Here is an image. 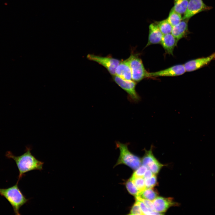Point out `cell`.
Segmentation results:
<instances>
[{
  "instance_id": "obj_1",
  "label": "cell",
  "mask_w": 215,
  "mask_h": 215,
  "mask_svg": "<svg viewBox=\"0 0 215 215\" xmlns=\"http://www.w3.org/2000/svg\"><path fill=\"white\" fill-rule=\"evenodd\" d=\"M31 150L30 146H27L25 152L18 156H15L10 151H7L6 153V156L8 158L13 159L19 171L18 183L26 173L33 170L41 171L43 169L44 162L37 159L33 155Z\"/></svg>"
},
{
  "instance_id": "obj_2",
  "label": "cell",
  "mask_w": 215,
  "mask_h": 215,
  "mask_svg": "<svg viewBox=\"0 0 215 215\" xmlns=\"http://www.w3.org/2000/svg\"><path fill=\"white\" fill-rule=\"evenodd\" d=\"M18 183L17 182L15 185L7 188H0V195L4 197L9 202L16 215H20V208L29 200L19 188Z\"/></svg>"
},
{
  "instance_id": "obj_3",
  "label": "cell",
  "mask_w": 215,
  "mask_h": 215,
  "mask_svg": "<svg viewBox=\"0 0 215 215\" xmlns=\"http://www.w3.org/2000/svg\"><path fill=\"white\" fill-rule=\"evenodd\" d=\"M116 146L120 150V155L115 166L121 164H124L132 169L136 170L141 165L140 159L130 151L127 144L117 141Z\"/></svg>"
},
{
  "instance_id": "obj_4",
  "label": "cell",
  "mask_w": 215,
  "mask_h": 215,
  "mask_svg": "<svg viewBox=\"0 0 215 215\" xmlns=\"http://www.w3.org/2000/svg\"><path fill=\"white\" fill-rule=\"evenodd\" d=\"M128 59L132 80L138 82L148 78V72L146 70L142 60L138 55L132 53Z\"/></svg>"
},
{
  "instance_id": "obj_5",
  "label": "cell",
  "mask_w": 215,
  "mask_h": 215,
  "mask_svg": "<svg viewBox=\"0 0 215 215\" xmlns=\"http://www.w3.org/2000/svg\"><path fill=\"white\" fill-rule=\"evenodd\" d=\"M113 76L114 81L127 93L129 100L136 102L140 100V97L135 89L136 82L132 80L123 79L115 75Z\"/></svg>"
},
{
  "instance_id": "obj_6",
  "label": "cell",
  "mask_w": 215,
  "mask_h": 215,
  "mask_svg": "<svg viewBox=\"0 0 215 215\" xmlns=\"http://www.w3.org/2000/svg\"><path fill=\"white\" fill-rule=\"evenodd\" d=\"M87 58L88 60L97 62L104 67L113 76L115 75L116 69L120 62L119 59L113 58L110 56H102L89 54L87 55Z\"/></svg>"
},
{
  "instance_id": "obj_7",
  "label": "cell",
  "mask_w": 215,
  "mask_h": 215,
  "mask_svg": "<svg viewBox=\"0 0 215 215\" xmlns=\"http://www.w3.org/2000/svg\"><path fill=\"white\" fill-rule=\"evenodd\" d=\"M212 8V7L205 4L202 0H189L182 19L189 20L197 13L210 10Z\"/></svg>"
},
{
  "instance_id": "obj_8",
  "label": "cell",
  "mask_w": 215,
  "mask_h": 215,
  "mask_svg": "<svg viewBox=\"0 0 215 215\" xmlns=\"http://www.w3.org/2000/svg\"><path fill=\"white\" fill-rule=\"evenodd\" d=\"M215 60V53L208 56L190 60L183 64L186 72H190L199 69L208 64Z\"/></svg>"
},
{
  "instance_id": "obj_9",
  "label": "cell",
  "mask_w": 215,
  "mask_h": 215,
  "mask_svg": "<svg viewBox=\"0 0 215 215\" xmlns=\"http://www.w3.org/2000/svg\"><path fill=\"white\" fill-rule=\"evenodd\" d=\"M186 72L184 65L179 64L158 71L148 72V78L177 76L182 75Z\"/></svg>"
},
{
  "instance_id": "obj_10",
  "label": "cell",
  "mask_w": 215,
  "mask_h": 215,
  "mask_svg": "<svg viewBox=\"0 0 215 215\" xmlns=\"http://www.w3.org/2000/svg\"><path fill=\"white\" fill-rule=\"evenodd\" d=\"M152 202L155 210L162 214L170 207L177 205V203L171 198L158 196Z\"/></svg>"
},
{
  "instance_id": "obj_11",
  "label": "cell",
  "mask_w": 215,
  "mask_h": 215,
  "mask_svg": "<svg viewBox=\"0 0 215 215\" xmlns=\"http://www.w3.org/2000/svg\"><path fill=\"white\" fill-rule=\"evenodd\" d=\"M163 35L155 22L150 24L149 26L148 41L145 47L160 44Z\"/></svg>"
},
{
  "instance_id": "obj_12",
  "label": "cell",
  "mask_w": 215,
  "mask_h": 215,
  "mask_svg": "<svg viewBox=\"0 0 215 215\" xmlns=\"http://www.w3.org/2000/svg\"><path fill=\"white\" fill-rule=\"evenodd\" d=\"M115 75L125 80H131L132 75L128 58L120 62L115 70Z\"/></svg>"
},
{
  "instance_id": "obj_13",
  "label": "cell",
  "mask_w": 215,
  "mask_h": 215,
  "mask_svg": "<svg viewBox=\"0 0 215 215\" xmlns=\"http://www.w3.org/2000/svg\"><path fill=\"white\" fill-rule=\"evenodd\" d=\"M188 21L187 19H182L178 24L173 27L171 33L178 42L188 34Z\"/></svg>"
},
{
  "instance_id": "obj_14",
  "label": "cell",
  "mask_w": 215,
  "mask_h": 215,
  "mask_svg": "<svg viewBox=\"0 0 215 215\" xmlns=\"http://www.w3.org/2000/svg\"><path fill=\"white\" fill-rule=\"evenodd\" d=\"M178 42L171 33L163 35L160 44L167 53L173 55L174 49Z\"/></svg>"
},
{
  "instance_id": "obj_15",
  "label": "cell",
  "mask_w": 215,
  "mask_h": 215,
  "mask_svg": "<svg viewBox=\"0 0 215 215\" xmlns=\"http://www.w3.org/2000/svg\"><path fill=\"white\" fill-rule=\"evenodd\" d=\"M152 146L149 150H145V154L141 160L142 165L146 166L148 169L159 162L153 154Z\"/></svg>"
},
{
  "instance_id": "obj_16",
  "label": "cell",
  "mask_w": 215,
  "mask_h": 215,
  "mask_svg": "<svg viewBox=\"0 0 215 215\" xmlns=\"http://www.w3.org/2000/svg\"><path fill=\"white\" fill-rule=\"evenodd\" d=\"M167 19L173 27L178 24L182 19L181 14L176 11L173 7L171 10Z\"/></svg>"
},
{
  "instance_id": "obj_17",
  "label": "cell",
  "mask_w": 215,
  "mask_h": 215,
  "mask_svg": "<svg viewBox=\"0 0 215 215\" xmlns=\"http://www.w3.org/2000/svg\"><path fill=\"white\" fill-rule=\"evenodd\" d=\"M155 22L163 35L171 33L173 26L169 22L167 19Z\"/></svg>"
},
{
  "instance_id": "obj_18",
  "label": "cell",
  "mask_w": 215,
  "mask_h": 215,
  "mask_svg": "<svg viewBox=\"0 0 215 215\" xmlns=\"http://www.w3.org/2000/svg\"><path fill=\"white\" fill-rule=\"evenodd\" d=\"M189 0H174V10L180 14H184L185 12Z\"/></svg>"
},
{
  "instance_id": "obj_19",
  "label": "cell",
  "mask_w": 215,
  "mask_h": 215,
  "mask_svg": "<svg viewBox=\"0 0 215 215\" xmlns=\"http://www.w3.org/2000/svg\"><path fill=\"white\" fill-rule=\"evenodd\" d=\"M158 194L157 191L153 188H147L141 193L139 196L153 201L158 196Z\"/></svg>"
},
{
  "instance_id": "obj_20",
  "label": "cell",
  "mask_w": 215,
  "mask_h": 215,
  "mask_svg": "<svg viewBox=\"0 0 215 215\" xmlns=\"http://www.w3.org/2000/svg\"><path fill=\"white\" fill-rule=\"evenodd\" d=\"M130 179L141 193L146 188L145 180L143 177H131Z\"/></svg>"
},
{
  "instance_id": "obj_21",
  "label": "cell",
  "mask_w": 215,
  "mask_h": 215,
  "mask_svg": "<svg viewBox=\"0 0 215 215\" xmlns=\"http://www.w3.org/2000/svg\"><path fill=\"white\" fill-rule=\"evenodd\" d=\"M125 186L128 191L130 194L135 197L140 196L141 193L130 179L126 182Z\"/></svg>"
},
{
  "instance_id": "obj_22",
  "label": "cell",
  "mask_w": 215,
  "mask_h": 215,
  "mask_svg": "<svg viewBox=\"0 0 215 215\" xmlns=\"http://www.w3.org/2000/svg\"><path fill=\"white\" fill-rule=\"evenodd\" d=\"M148 169L146 166L143 165H141L136 170L131 177H143L145 172Z\"/></svg>"
},
{
  "instance_id": "obj_23",
  "label": "cell",
  "mask_w": 215,
  "mask_h": 215,
  "mask_svg": "<svg viewBox=\"0 0 215 215\" xmlns=\"http://www.w3.org/2000/svg\"><path fill=\"white\" fill-rule=\"evenodd\" d=\"M146 188H153L157 184V177L154 174L151 177L145 179Z\"/></svg>"
},
{
  "instance_id": "obj_24",
  "label": "cell",
  "mask_w": 215,
  "mask_h": 215,
  "mask_svg": "<svg viewBox=\"0 0 215 215\" xmlns=\"http://www.w3.org/2000/svg\"><path fill=\"white\" fill-rule=\"evenodd\" d=\"M129 214L143 215L140 206L136 201L132 206Z\"/></svg>"
},
{
  "instance_id": "obj_25",
  "label": "cell",
  "mask_w": 215,
  "mask_h": 215,
  "mask_svg": "<svg viewBox=\"0 0 215 215\" xmlns=\"http://www.w3.org/2000/svg\"><path fill=\"white\" fill-rule=\"evenodd\" d=\"M135 198L136 199H138L142 202L149 209L153 211H155L152 201L143 198L139 196L135 197Z\"/></svg>"
},
{
  "instance_id": "obj_26",
  "label": "cell",
  "mask_w": 215,
  "mask_h": 215,
  "mask_svg": "<svg viewBox=\"0 0 215 215\" xmlns=\"http://www.w3.org/2000/svg\"><path fill=\"white\" fill-rule=\"evenodd\" d=\"M154 175V174L148 169L145 172L143 177L144 179H146L151 177Z\"/></svg>"
}]
</instances>
